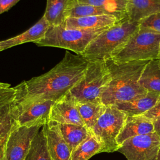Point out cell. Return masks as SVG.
<instances>
[{
  "instance_id": "23",
  "label": "cell",
  "mask_w": 160,
  "mask_h": 160,
  "mask_svg": "<svg viewBox=\"0 0 160 160\" xmlns=\"http://www.w3.org/2000/svg\"><path fill=\"white\" fill-rule=\"evenodd\" d=\"M25 160H52L48 146L44 125L32 140Z\"/></svg>"
},
{
  "instance_id": "2",
  "label": "cell",
  "mask_w": 160,
  "mask_h": 160,
  "mask_svg": "<svg viewBox=\"0 0 160 160\" xmlns=\"http://www.w3.org/2000/svg\"><path fill=\"white\" fill-rule=\"evenodd\" d=\"M111 81L102 92L101 100L105 106L130 101L147 92L139 83L142 70L149 61L118 63L111 58L105 60Z\"/></svg>"
},
{
  "instance_id": "14",
  "label": "cell",
  "mask_w": 160,
  "mask_h": 160,
  "mask_svg": "<svg viewBox=\"0 0 160 160\" xmlns=\"http://www.w3.org/2000/svg\"><path fill=\"white\" fill-rule=\"evenodd\" d=\"M153 132L154 130L151 119L143 115L127 116L123 128L116 138V142L119 146L130 138Z\"/></svg>"
},
{
  "instance_id": "16",
  "label": "cell",
  "mask_w": 160,
  "mask_h": 160,
  "mask_svg": "<svg viewBox=\"0 0 160 160\" xmlns=\"http://www.w3.org/2000/svg\"><path fill=\"white\" fill-rule=\"evenodd\" d=\"M49 27V23L43 16L34 25L22 34L0 41V48L3 51L17 45L40 40L44 38Z\"/></svg>"
},
{
  "instance_id": "30",
  "label": "cell",
  "mask_w": 160,
  "mask_h": 160,
  "mask_svg": "<svg viewBox=\"0 0 160 160\" xmlns=\"http://www.w3.org/2000/svg\"><path fill=\"white\" fill-rule=\"evenodd\" d=\"M154 132L160 136V116L152 119Z\"/></svg>"
},
{
  "instance_id": "32",
  "label": "cell",
  "mask_w": 160,
  "mask_h": 160,
  "mask_svg": "<svg viewBox=\"0 0 160 160\" xmlns=\"http://www.w3.org/2000/svg\"><path fill=\"white\" fill-rule=\"evenodd\" d=\"M157 160H160V148H159V149L158 155V159Z\"/></svg>"
},
{
  "instance_id": "27",
  "label": "cell",
  "mask_w": 160,
  "mask_h": 160,
  "mask_svg": "<svg viewBox=\"0 0 160 160\" xmlns=\"http://www.w3.org/2000/svg\"><path fill=\"white\" fill-rule=\"evenodd\" d=\"M139 23V27L149 28L160 33V13L146 18Z\"/></svg>"
},
{
  "instance_id": "28",
  "label": "cell",
  "mask_w": 160,
  "mask_h": 160,
  "mask_svg": "<svg viewBox=\"0 0 160 160\" xmlns=\"http://www.w3.org/2000/svg\"><path fill=\"white\" fill-rule=\"evenodd\" d=\"M142 115L151 120L158 117H159L160 116V98L159 99V100L158 101V102H156V104L154 107H152L150 110H149Z\"/></svg>"
},
{
  "instance_id": "15",
  "label": "cell",
  "mask_w": 160,
  "mask_h": 160,
  "mask_svg": "<svg viewBox=\"0 0 160 160\" xmlns=\"http://www.w3.org/2000/svg\"><path fill=\"white\" fill-rule=\"evenodd\" d=\"M159 98V93L147 91L130 101L114 105L127 116L142 115L154 107Z\"/></svg>"
},
{
  "instance_id": "31",
  "label": "cell",
  "mask_w": 160,
  "mask_h": 160,
  "mask_svg": "<svg viewBox=\"0 0 160 160\" xmlns=\"http://www.w3.org/2000/svg\"><path fill=\"white\" fill-rule=\"evenodd\" d=\"M11 86L10 84L8 83H5V82H0V89L4 88H6V87H9Z\"/></svg>"
},
{
  "instance_id": "21",
  "label": "cell",
  "mask_w": 160,
  "mask_h": 160,
  "mask_svg": "<svg viewBox=\"0 0 160 160\" xmlns=\"http://www.w3.org/2000/svg\"><path fill=\"white\" fill-rule=\"evenodd\" d=\"M76 104L84 126L91 131L105 111L106 106L102 104L101 100L79 102Z\"/></svg>"
},
{
  "instance_id": "1",
  "label": "cell",
  "mask_w": 160,
  "mask_h": 160,
  "mask_svg": "<svg viewBox=\"0 0 160 160\" xmlns=\"http://www.w3.org/2000/svg\"><path fill=\"white\" fill-rule=\"evenodd\" d=\"M89 61L82 55L66 51L62 59L51 70L14 86L19 103L58 101L83 76Z\"/></svg>"
},
{
  "instance_id": "25",
  "label": "cell",
  "mask_w": 160,
  "mask_h": 160,
  "mask_svg": "<svg viewBox=\"0 0 160 160\" xmlns=\"http://www.w3.org/2000/svg\"><path fill=\"white\" fill-rule=\"evenodd\" d=\"M104 14L111 15L108 11H106L99 8L89 4L79 3L77 0L69 1L65 12L66 19Z\"/></svg>"
},
{
  "instance_id": "12",
  "label": "cell",
  "mask_w": 160,
  "mask_h": 160,
  "mask_svg": "<svg viewBox=\"0 0 160 160\" xmlns=\"http://www.w3.org/2000/svg\"><path fill=\"white\" fill-rule=\"evenodd\" d=\"M49 120L58 124H75L84 126L76 102L65 95L55 101L52 106Z\"/></svg>"
},
{
  "instance_id": "26",
  "label": "cell",
  "mask_w": 160,
  "mask_h": 160,
  "mask_svg": "<svg viewBox=\"0 0 160 160\" xmlns=\"http://www.w3.org/2000/svg\"><path fill=\"white\" fill-rule=\"evenodd\" d=\"M99 152H101V146L91 134L71 152L70 160H88Z\"/></svg>"
},
{
  "instance_id": "11",
  "label": "cell",
  "mask_w": 160,
  "mask_h": 160,
  "mask_svg": "<svg viewBox=\"0 0 160 160\" xmlns=\"http://www.w3.org/2000/svg\"><path fill=\"white\" fill-rule=\"evenodd\" d=\"M55 101H44L28 104L19 103L21 111L18 118L20 126H44L49 122L51 108Z\"/></svg>"
},
{
  "instance_id": "3",
  "label": "cell",
  "mask_w": 160,
  "mask_h": 160,
  "mask_svg": "<svg viewBox=\"0 0 160 160\" xmlns=\"http://www.w3.org/2000/svg\"><path fill=\"white\" fill-rule=\"evenodd\" d=\"M139 28V22L129 19L120 21L94 38L86 47L82 56L90 60L108 59L126 43Z\"/></svg>"
},
{
  "instance_id": "13",
  "label": "cell",
  "mask_w": 160,
  "mask_h": 160,
  "mask_svg": "<svg viewBox=\"0 0 160 160\" xmlns=\"http://www.w3.org/2000/svg\"><path fill=\"white\" fill-rule=\"evenodd\" d=\"M44 126L52 160H70L71 151L61 134L58 124L49 121Z\"/></svg>"
},
{
  "instance_id": "7",
  "label": "cell",
  "mask_w": 160,
  "mask_h": 160,
  "mask_svg": "<svg viewBox=\"0 0 160 160\" xmlns=\"http://www.w3.org/2000/svg\"><path fill=\"white\" fill-rule=\"evenodd\" d=\"M126 114L115 105L106 106L91 132L101 146V152L117 151L116 138L123 128Z\"/></svg>"
},
{
  "instance_id": "9",
  "label": "cell",
  "mask_w": 160,
  "mask_h": 160,
  "mask_svg": "<svg viewBox=\"0 0 160 160\" xmlns=\"http://www.w3.org/2000/svg\"><path fill=\"white\" fill-rule=\"evenodd\" d=\"M159 148L160 136L153 132L126 139L117 151L127 160H157Z\"/></svg>"
},
{
  "instance_id": "33",
  "label": "cell",
  "mask_w": 160,
  "mask_h": 160,
  "mask_svg": "<svg viewBox=\"0 0 160 160\" xmlns=\"http://www.w3.org/2000/svg\"><path fill=\"white\" fill-rule=\"evenodd\" d=\"M158 59L160 61V49H159V58H158Z\"/></svg>"
},
{
  "instance_id": "5",
  "label": "cell",
  "mask_w": 160,
  "mask_h": 160,
  "mask_svg": "<svg viewBox=\"0 0 160 160\" xmlns=\"http://www.w3.org/2000/svg\"><path fill=\"white\" fill-rule=\"evenodd\" d=\"M159 49L160 33L149 28L139 27L111 59L118 63L157 59Z\"/></svg>"
},
{
  "instance_id": "20",
  "label": "cell",
  "mask_w": 160,
  "mask_h": 160,
  "mask_svg": "<svg viewBox=\"0 0 160 160\" xmlns=\"http://www.w3.org/2000/svg\"><path fill=\"white\" fill-rule=\"evenodd\" d=\"M139 84L147 91L160 94V61H149L139 80Z\"/></svg>"
},
{
  "instance_id": "29",
  "label": "cell",
  "mask_w": 160,
  "mask_h": 160,
  "mask_svg": "<svg viewBox=\"0 0 160 160\" xmlns=\"http://www.w3.org/2000/svg\"><path fill=\"white\" fill-rule=\"evenodd\" d=\"M20 0H0V14L8 11Z\"/></svg>"
},
{
  "instance_id": "8",
  "label": "cell",
  "mask_w": 160,
  "mask_h": 160,
  "mask_svg": "<svg viewBox=\"0 0 160 160\" xmlns=\"http://www.w3.org/2000/svg\"><path fill=\"white\" fill-rule=\"evenodd\" d=\"M21 108L14 87L0 89V160H4L8 139L19 126Z\"/></svg>"
},
{
  "instance_id": "19",
  "label": "cell",
  "mask_w": 160,
  "mask_h": 160,
  "mask_svg": "<svg viewBox=\"0 0 160 160\" xmlns=\"http://www.w3.org/2000/svg\"><path fill=\"white\" fill-rule=\"evenodd\" d=\"M61 134L71 152L84 141L91 132L83 125L75 124H58Z\"/></svg>"
},
{
  "instance_id": "6",
  "label": "cell",
  "mask_w": 160,
  "mask_h": 160,
  "mask_svg": "<svg viewBox=\"0 0 160 160\" xmlns=\"http://www.w3.org/2000/svg\"><path fill=\"white\" fill-rule=\"evenodd\" d=\"M108 28L75 29L62 26H50L44 38L34 43L39 46L63 48L82 55L88 44Z\"/></svg>"
},
{
  "instance_id": "17",
  "label": "cell",
  "mask_w": 160,
  "mask_h": 160,
  "mask_svg": "<svg viewBox=\"0 0 160 160\" xmlns=\"http://www.w3.org/2000/svg\"><path fill=\"white\" fill-rule=\"evenodd\" d=\"M119 21L114 16L104 14L77 18H67L61 26L67 29H98L112 26Z\"/></svg>"
},
{
  "instance_id": "34",
  "label": "cell",
  "mask_w": 160,
  "mask_h": 160,
  "mask_svg": "<svg viewBox=\"0 0 160 160\" xmlns=\"http://www.w3.org/2000/svg\"><path fill=\"white\" fill-rule=\"evenodd\" d=\"M2 50H1V48H0V51H1Z\"/></svg>"
},
{
  "instance_id": "10",
  "label": "cell",
  "mask_w": 160,
  "mask_h": 160,
  "mask_svg": "<svg viewBox=\"0 0 160 160\" xmlns=\"http://www.w3.org/2000/svg\"><path fill=\"white\" fill-rule=\"evenodd\" d=\"M42 127L18 126L8 139L4 160H25L32 140Z\"/></svg>"
},
{
  "instance_id": "4",
  "label": "cell",
  "mask_w": 160,
  "mask_h": 160,
  "mask_svg": "<svg viewBox=\"0 0 160 160\" xmlns=\"http://www.w3.org/2000/svg\"><path fill=\"white\" fill-rule=\"evenodd\" d=\"M111 81V74L105 61L90 60L83 76L65 94L74 102L101 100Z\"/></svg>"
},
{
  "instance_id": "18",
  "label": "cell",
  "mask_w": 160,
  "mask_h": 160,
  "mask_svg": "<svg viewBox=\"0 0 160 160\" xmlns=\"http://www.w3.org/2000/svg\"><path fill=\"white\" fill-rule=\"evenodd\" d=\"M126 12L130 21L139 22L160 13V0H128Z\"/></svg>"
},
{
  "instance_id": "24",
  "label": "cell",
  "mask_w": 160,
  "mask_h": 160,
  "mask_svg": "<svg viewBox=\"0 0 160 160\" xmlns=\"http://www.w3.org/2000/svg\"><path fill=\"white\" fill-rule=\"evenodd\" d=\"M69 0H47L43 15L50 26H61L66 20L65 12Z\"/></svg>"
},
{
  "instance_id": "22",
  "label": "cell",
  "mask_w": 160,
  "mask_h": 160,
  "mask_svg": "<svg viewBox=\"0 0 160 160\" xmlns=\"http://www.w3.org/2000/svg\"><path fill=\"white\" fill-rule=\"evenodd\" d=\"M79 3L99 8L114 16L119 21L128 19L126 12L128 0H77Z\"/></svg>"
}]
</instances>
